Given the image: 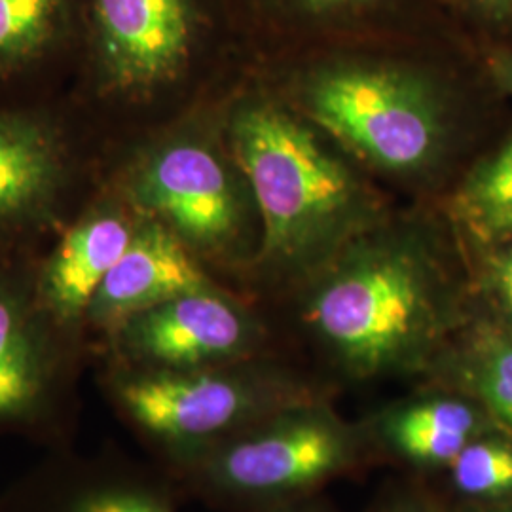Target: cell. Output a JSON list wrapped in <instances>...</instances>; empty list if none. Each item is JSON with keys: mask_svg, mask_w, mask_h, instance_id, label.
<instances>
[{"mask_svg": "<svg viewBox=\"0 0 512 512\" xmlns=\"http://www.w3.org/2000/svg\"><path fill=\"white\" fill-rule=\"evenodd\" d=\"M213 35L207 0H80L67 99L110 154L165 128L198 88Z\"/></svg>", "mask_w": 512, "mask_h": 512, "instance_id": "6da1fadb", "label": "cell"}, {"mask_svg": "<svg viewBox=\"0 0 512 512\" xmlns=\"http://www.w3.org/2000/svg\"><path fill=\"white\" fill-rule=\"evenodd\" d=\"M238 175L222 118L203 122L184 116L110 154L105 183L139 217L181 239L205 266L230 258L238 245L243 228Z\"/></svg>", "mask_w": 512, "mask_h": 512, "instance_id": "7a4b0ae2", "label": "cell"}, {"mask_svg": "<svg viewBox=\"0 0 512 512\" xmlns=\"http://www.w3.org/2000/svg\"><path fill=\"white\" fill-rule=\"evenodd\" d=\"M105 173L107 152L67 97L0 105V253L42 255Z\"/></svg>", "mask_w": 512, "mask_h": 512, "instance_id": "3957f363", "label": "cell"}, {"mask_svg": "<svg viewBox=\"0 0 512 512\" xmlns=\"http://www.w3.org/2000/svg\"><path fill=\"white\" fill-rule=\"evenodd\" d=\"M222 131L258 205L264 255H296L348 213L355 196L348 171L285 112L238 103L222 112Z\"/></svg>", "mask_w": 512, "mask_h": 512, "instance_id": "277c9868", "label": "cell"}, {"mask_svg": "<svg viewBox=\"0 0 512 512\" xmlns=\"http://www.w3.org/2000/svg\"><path fill=\"white\" fill-rule=\"evenodd\" d=\"M311 325L357 376L410 365L440 327L431 275L404 253L355 260L315 293Z\"/></svg>", "mask_w": 512, "mask_h": 512, "instance_id": "5b68a950", "label": "cell"}, {"mask_svg": "<svg viewBox=\"0 0 512 512\" xmlns=\"http://www.w3.org/2000/svg\"><path fill=\"white\" fill-rule=\"evenodd\" d=\"M35 260L0 253V440L69 446L92 353L38 302Z\"/></svg>", "mask_w": 512, "mask_h": 512, "instance_id": "8992f818", "label": "cell"}, {"mask_svg": "<svg viewBox=\"0 0 512 512\" xmlns=\"http://www.w3.org/2000/svg\"><path fill=\"white\" fill-rule=\"evenodd\" d=\"M95 365L99 387L118 414L181 461L289 404L236 363L200 370Z\"/></svg>", "mask_w": 512, "mask_h": 512, "instance_id": "52a82bcc", "label": "cell"}, {"mask_svg": "<svg viewBox=\"0 0 512 512\" xmlns=\"http://www.w3.org/2000/svg\"><path fill=\"white\" fill-rule=\"evenodd\" d=\"M355 437L323 408L293 406L272 423L239 431L184 459L207 490L266 497L306 490L346 469Z\"/></svg>", "mask_w": 512, "mask_h": 512, "instance_id": "ba28073f", "label": "cell"}, {"mask_svg": "<svg viewBox=\"0 0 512 512\" xmlns=\"http://www.w3.org/2000/svg\"><path fill=\"white\" fill-rule=\"evenodd\" d=\"M311 116L368 160L416 169L433 158L442 124L431 95L403 74L344 69L313 82Z\"/></svg>", "mask_w": 512, "mask_h": 512, "instance_id": "9c48e42d", "label": "cell"}, {"mask_svg": "<svg viewBox=\"0 0 512 512\" xmlns=\"http://www.w3.org/2000/svg\"><path fill=\"white\" fill-rule=\"evenodd\" d=\"M255 342V325L217 285L179 294L126 319L93 348V363L143 370L234 365Z\"/></svg>", "mask_w": 512, "mask_h": 512, "instance_id": "30bf717a", "label": "cell"}, {"mask_svg": "<svg viewBox=\"0 0 512 512\" xmlns=\"http://www.w3.org/2000/svg\"><path fill=\"white\" fill-rule=\"evenodd\" d=\"M139 224V213L114 186L105 183L35 260L38 302L59 329L88 349V308L103 279L126 253Z\"/></svg>", "mask_w": 512, "mask_h": 512, "instance_id": "8fae6325", "label": "cell"}, {"mask_svg": "<svg viewBox=\"0 0 512 512\" xmlns=\"http://www.w3.org/2000/svg\"><path fill=\"white\" fill-rule=\"evenodd\" d=\"M80 29V0H0V105L67 95Z\"/></svg>", "mask_w": 512, "mask_h": 512, "instance_id": "7c38bea8", "label": "cell"}, {"mask_svg": "<svg viewBox=\"0 0 512 512\" xmlns=\"http://www.w3.org/2000/svg\"><path fill=\"white\" fill-rule=\"evenodd\" d=\"M0 512H173L164 494L107 450L52 454L0 494Z\"/></svg>", "mask_w": 512, "mask_h": 512, "instance_id": "4fadbf2b", "label": "cell"}, {"mask_svg": "<svg viewBox=\"0 0 512 512\" xmlns=\"http://www.w3.org/2000/svg\"><path fill=\"white\" fill-rule=\"evenodd\" d=\"M198 256L162 224L143 219L126 253L112 266L86 313L90 349L126 319L179 294L213 287Z\"/></svg>", "mask_w": 512, "mask_h": 512, "instance_id": "5bb4252c", "label": "cell"}, {"mask_svg": "<svg viewBox=\"0 0 512 512\" xmlns=\"http://www.w3.org/2000/svg\"><path fill=\"white\" fill-rule=\"evenodd\" d=\"M499 425L475 399L433 397L404 404L382 421L391 448L421 465H452L454 459Z\"/></svg>", "mask_w": 512, "mask_h": 512, "instance_id": "9a60e30c", "label": "cell"}, {"mask_svg": "<svg viewBox=\"0 0 512 512\" xmlns=\"http://www.w3.org/2000/svg\"><path fill=\"white\" fill-rule=\"evenodd\" d=\"M456 211L484 245L512 243V135L463 184Z\"/></svg>", "mask_w": 512, "mask_h": 512, "instance_id": "2e32d148", "label": "cell"}, {"mask_svg": "<svg viewBox=\"0 0 512 512\" xmlns=\"http://www.w3.org/2000/svg\"><path fill=\"white\" fill-rule=\"evenodd\" d=\"M461 376L476 403L512 433V329L480 325L463 351Z\"/></svg>", "mask_w": 512, "mask_h": 512, "instance_id": "e0dca14e", "label": "cell"}, {"mask_svg": "<svg viewBox=\"0 0 512 512\" xmlns=\"http://www.w3.org/2000/svg\"><path fill=\"white\" fill-rule=\"evenodd\" d=\"M450 471L461 494L476 499L512 497V440L494 433L473 440Z\"/></svg>", "mask_w": 512, "mask_h": 512, "instance_id": "ac0fdd59", "label": "cell"}, {"mask_svg": "<svg viewBox=\"0 0 512 512\" xmlns=\"http://www.w3.org/2000/svg\"><path fill=\"white\" fill-rule=\"evenodd\" d=\"M488 289L494 294L499 308L512 329V243L497 245L488 260Z\"/></svg>", "mask_w": 512, "mask_h": 512, "instance_id": "d6986e66", "label": "cell"}, {"mask_svg": "<svg viewBox=\"0 0 512 512\" xmlns=\"http://www.w3.org/2000/svg\"><path fill=\"white\" fill-rule=\"evenodd\" d=\"M494 76L497 84L512 95V52L499 55L495 59Z\"/></svg>", "mask_w": 512, "mask_h": 512, "instance_id": "ffe728a7", "label": "cell"}, {"mask_svg": "<svg viewBox=\"0 0 512 512\" xmlns=\"http://www.w3.org/2000/svg\"><path fill=\"white\" fill-rule=\"evenodd\" d=\"M391 512H437L433 511L431 507H427V505H421V503H406V505H401V507H397L395 511Z\"/></svg>", "mask_w": 512, "mask_h": 512, "instance_id": "44dd1931", "label": "cell"}, {"mask_svg": "<svg viewBox=\"0 0 512 512\" xmlns=\"http://www.w3.org/2000/svg\"><path fill=\"white\" fill-rule=\"evenodd\" d=\"M482 4H488L492 8H499V10H512V0H478Z\"/></svg>", "mask_w": 512, "mask_h": 512, "instance_id": "7402d4cb", "label": "cell"}, {"mask_svg": "<svg viewBox=\"0 0 512 512\" xmlns=\"http://www.w3.org/2000/svg\"><path fill=\"white\" fill-rule=\"evenodd\" d=\"M480 512H512V503L511 505H503V507H494V509H486V511Z\"/></svg>", "mask_w": 512, "mask_h": 512, "instance_id": "603a6c76", "label": "cell"}, {"mask_svg": "<svg viewBox=\"0 0 512 512\" xmlns=\"http://www.w3.org/2000/svg\"><path fill=\"white\" fill-rule=\"evenodd\" d=\"M317 2H346V0H317Z\"/></svg>", "mask_w": 512, "mask_h": 512, "instance_id": "cb8c5ba5", "label": "cell"}]
</instances>
